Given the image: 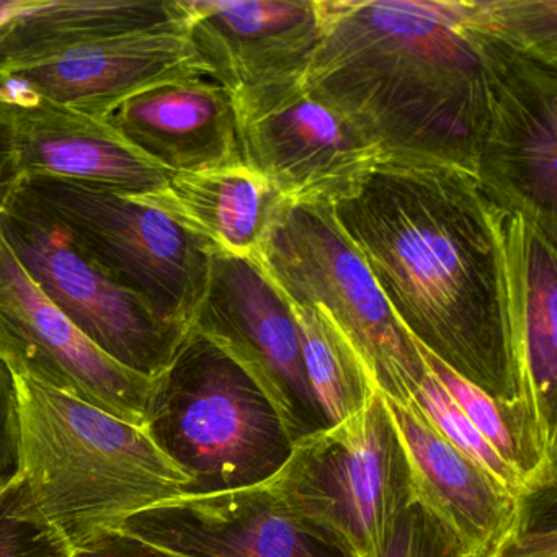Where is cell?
Masks as SVG:
<instances>
[{"label":"cell","instance_id":"14","mask_svg":"<svg viewBox=\"0 0 557 557\" xmlns=\"http://www.w3.org/2000/svg\"><path fill=\"white\" fill-rule=\"evenodd\" d=\"M0 194L32 178H66L126 194L161 187L169 172L97 116L0 90Z\"/></svg>","mask_w":557,"mask_h":557},{"label":"cell","instance_id":"20","mask_svg":"<svg viewBox=\"0 0 557 557\" xmlns=\"http://www.w3.org/2000/svg\"><path fill=\"white\" fill-rule=\"evenodd\" d=\"M129 198L168 214L211 256L259 262L285 198L246 164L171 174L165 184Z\"/></svg>","mask_w":557,"mask_h":557},{"label":"cell","instance_id":"30","mask_svg":"<svg viewBox=\"0 0 557 557\" xmlns=\"http://www.w3.org/2000/svg\"><path fill=\"white\" fill-rule=\"evenodd\" d=\"M2 119H4V100L0 97V125H2Z\"/></svg>","mask_w":557,"mask_h":557},{"label":"cell","instance_id":"9","mask_svg":"<svg viewBox=\"0 0 557 557\" xmlns=\"http://www.w3.org/2000/svg\"><path fill=\"white\" fill-rule=\"evenodd\" d=\"M465 11L481 38L487 79L474 178L495 208L523 214L556 240L557 63L482 30Z\"/></svg>","mask_w":557,"mask_h":557},{"label":"cell","instance_id":"24","mask_svg":"<svg viewBox=\"0 0 557 557\" xmlns=\"http://www.w3.org/2000/svg\"><path fill=\"white\" fill-rule=\"evenodd\" d=\"M478 27L508 44L557 63L556 0H465Z\"/></svg>","mask_w":557,"mask_h":557},{"label":"cell","instance_id":"13","mask_svg":"<svg viewBox=\"0 0 557 557\" xmlns=\"http://www.w3.org/2000/svg\"><path fill=\"white\" fill-rule=\"evenodd\" d=\"M497 221L521 443L533 478H556V240L523 214L497 208Z\"/></svg>","mask_w":557,"mask_h":557},{"label":"cell","instance_id":"3","mask_svg":"<svg viewBox=\"0 0 557 557\" xmlns=\"http://www.w3.org/2000/svg\"><path fill=\"white\" fill-rule=\"evenodd\" d=\"M14 376L22 481L73 553L132 515L185 494L188 478L145 426L30 377Z\"/></svg>","mask_w":557,"mask_h":557},{"label":"cell","instance_id":"29","mask_svg":"<svg viewBox=\"0 0 557 557\" xmlns=\"http://www.w3.org/2000/svg\"><path fill=\"white\" fill-rule=\"evenodd\" d=\"M76 557H161L151 546L122 531L103 534L74 553Z\"/></svg>","mask_w":557,"mask_h":557},{"label":"cell","instance_id":"12","mask_svg":"<svg viewBox=\"0 0 557 557\" xmlns=\"http://www.w3.org/2000/svg\"><path fill=\"white\" fill-rule=\"evenodd\" d=\"M191 331L256 377L295 442L329 426L306 374L288 299L259 262L211 256L207 293Z\"/></svg>","mask_w":557,"mask_h":557},{"label":"cell","instance_id":"2","mask_svg":"<svg viewBox=\"0 0 557 557\" xmlns=\"http://www.w3.org/2000/svg\"><path fill=\"white\" fill-rule=\"evenodd\" d=\"M302 87L383 161L474 175L487 116L478 30L462 0H318Z\"/></svg>","mask_w":557,"mask_h":557},{"label":"cell","instance_id":"19","mask_svg":"<svg viewBox=\"0 0 557 557\" xmlns=\"http://www.w3.org/2000/svg\"><path fill=\"white\" fill-rule=\"evenodd\" d=\"M103 120L169 174L243 164L233 99L210 77L149 87Z\"/></svg>","mask_w":557,"mask_h":557},{"label":"cell","instance_id":"26","mask_svg":"<svg viewBox=\"0 0 557 557\" xmlns=\"http://www.w3.org/2000/svg\"><path fill=\"white\" fill-rule=\"evenodd\" d=\"M0 557H76L41 517L24 481L0 500Z\"/></svg>","mask_w":557,"mask_h":557},{"label":"cell","instance_id":"16","mask_svg":"<svg viewBox=\"0 0 557 557\" xmlns=\"http://www.w3.org/2000/svg\"><path fill=\"white\" fill-rule=\"evenodd\" d=\"M120 531L172 557H345L262 484L178 495L132 515Z\"/></svg>","mask_w":557,"mask_h":557},{"label":"cell","instance_id":"21","mask_svg":"<svg viewBox=\"0 0 557 557\" xmlns=\"http://www.w3.org/2000/svg\"><path fill=\"white\" fill-rule=\"evenodd\" d=\"M177 14V0H0V76Z\"/></svg>","mask_w":557,"mask_h":557},{"label":"cell","instance_id":"7","mask_svg":"<svg viewBox=\"0 0 557 557\" xmlns=\"http://www.w3.org/2000/svg\"><path fill=\"white\" fill-rule=\"evenodd\" d=\"M15 187L27 190L81 250L162 321L191 332L211 265L200 240L162 211L106 185L41 177Z\"/></svg>","mask_w":557,"mask_h":557},{"label":"cell","instance_id":"4","mask_svg":"<svg viewBox=\"0 0 557 557\" xmlns=\"http://www.w3.org/2000/svg\"><path fill=\"white\" fill-rule=\"evenodd\" d=\"M145 429L191 495L263 484L295 443L256 377L194 331L156 377Z\"/></svg>","mask_w":557,"mask_h":557},{"label":"cell","instance_id":"27","mask_svg":"<svg viewBox=\"0 0 557 557\" xmlns=\"http://www.w3.org/2000/svg\"><path fill=\"white\" fill-rule=\"evenodd\" d=\"M383 557H462L451 537L410 500L391 536Z\"/></svg>","mask_w":557,"mask_h":557},{"label":"cell","instance_id":"31","mask_svg":"<svg viewBox=\"0 0 557 557\" xmlns=\"http://www.w3.org/2000/svg\"><path fill=\"white\" fill-rule=\"evenodd\" d=\"M152 549H154V547H152ZM154 550H156V553H158V554H159V556H161V557H172V556H169V554L161 553V550H158V549H154Z\"/></svg>","mask_w":557,"mask_h":557},{"label":"cell","instance_id":"17","mask_svg":"<svg viewBox=\"0 0 557 557\" xmlns=\"http://www.w3.org/2000/svg\"><path fill=\"white\" fill-rule=\"evenodd\" d=\"M208 77L231 97L302 83L321 35L318 0H181Z\"/></svg>","mask_w":557,"mask_h":557},{"label":"cell","instance_id":"10","mask_svg":"<svg viewBox=\"0 0 557 557\" xmlns=\"http://www.w3.org/2000/svg\"><path fill=\"white\" fill-rule=\"evenodd\" d=\"M231 99L244 164L263 175L286 203L332 207L383 161L376 148L302 83Z\"/></svg>","mask_w":557,"mask_h":557},{"label":"cell","instance_id":"15","mask_svg":"<svg viewBox=\"0 0 557 557\" xmlns=\"http://www.w3.org/2000/svg\"><path fill=\"white\" fill-rule=\"evenodd\" d=\"M74 48L54 60L0 76V90L40 97L106 119L129 97L169 81L208 77L187 15Z\"/></svg>","mask_w":557,"mask_h":557},{"label":"cell","instance_id":"8","mask_svg":"<svg viewBox=\"0 0 557 557\" xmlns=\"http://www.w3.org/2000/svg\"><path fill=\"white\" fill-rule=\"evenodd\" d=\"M0 234L40 292L126 370L156 380L190 334L115 282L22 187L0 194Z\"/></svg>","mask_w":557,"mask_h":557},{"label":"cell","instance_id":"23","mask_svg":"<svg viewBox=\"0 0 557 557\" xmlns=\"http://www.w3.org/2000/svg\"><path fill=\"white\" fill-rule=\"evenodd\" d=\"M413 404L422 410L430 423L458 448L462 455L481 466L495 481L500 482L511 494L521 495L531 487L530 482L515 471L482 433L469 422L455 400L446 393L440 381L425 367V374L417 384ZM546 482V481H544Z\"/></svg>","mask_w":557,"mask_h":557},{"label":"cell","instance_id":"1","mask_svg":"<svg viewBox=\"0 0 557 557\" xmlns=\"http://www.w3.org/2000/svg\"><path fill=\"white\" fill-rule=\"evenodd\" d=\"M332 213L407 334L497 400L521 443L497 208L474 175L381 161Z\"/></svg>","mask_w":557,"mask_h":557},{"label":"cell","instance_id":"28","mask_svg":"<svg viewBox=\"0 0 557 557\" xmlns=\"http://www.w3.org/2000/svg\"><path fill=\"white\" fill-rule=\"evenodd\" d=\"M21 482V433L14 376L0 361V500Z\"/></svg>","mask_w":557,"mask_h":557},{"label":"cell","instance_id":"25","mask_svg":"<svg viewBox=\"0 0 557 557\" xmlns=\"http://www.w3.org/2000/svg\"><path fill=\"white\" fill-rule=\"evenodd\" d=\"M420 354H422L423 363L429 368L430 373L440 381L449 397L455 400L456 406L468 417L469 422L482 433V436L494 446L495 451L515 471L520 472L531 485L540 484L531 478L527 456H524L517 429H515L507 410L497 400L485 394L484 391L479 389L469 381L462 380L455 371L445 367L442 361L426 354L423 348H420Z\"/></svg>","mask_w":557,"mask_h":557},{"label":"cell","instance_id":"11","mask_svg":"<svg viewBox=\"0 0 557 557\" xmlns=\"http://www.w3.org/2000/svg\"><path fill=\"white\" fill-rule=\"evenodd\" d=\"M0 361L12 374L145 426L154 380L126 370L87 338L35 285L2 234Z\"/></svg>","mask_w":557,"mask_h":557},{"label":"cell","instance_id":"22","mask_svg":"<svg viewBox=\"0 0 557 557\" xmlns=\"http://www.w3.org/2000/svg\"><path fill=\"white\" fill-rule=\"evenodd\" d=\"M288 302L298 327L306 374L325 422H344L370 400L376 386L354 345L324 309Z\"/></svg>","mask_w":557,"mask_h":557},{"label":"cell","instance_id":"6","mask_svg":"<svg viewBox=\"0 0 557 557\" xmlns=\"http://www.w3.org/2000/svg\"><path fill=\"white\" fill-rule=\"evenodd\" d=\"M259 265L288 301L331 315L381 394L397 403L412 399L425 374L419 345L397 321L332 207L285 203Z\"/></svg>","mask_w":557,"mask_h":557},{"label":"cell","instance_id":"18","mask_svg":"<svg viewBox=\"0 0 557 557\" xmlns=\"http://www.w3.org/2000/svg\"><path fill=\"white\" fill-rule=\"evenodd\" d=\"M406 458L410 500L451 537L462 557H485L502 540L518 497L451 445L422 410L381 394Z\"/></svg>","mask_w":557,"mask_h":557},{"label":"cell","instance_id":"5","mask_svg":"<svg viewBox=\"0 0 557 557\" xmlns=\"http://www.w3.org/2000/svg\"><path fill=\"white\" fill-rule=\"evenodd\" d=\"M262 485L345 557H383L410 492L380 391L344 422L296 440L285 465Z\"/></svg>","mask_w":557,"mask_h":557}]
</instances>
